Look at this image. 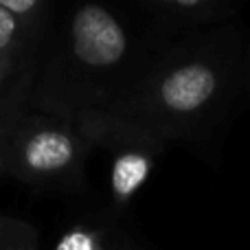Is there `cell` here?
Here are the masks:
<instances>
[{
    "label": "cell",
    "mask_w": 250,
    "mask_h": 250,
    "mask_svg": "<svg viewBox=\"0 0 250 250\" xmlns=\"http://www.w3.org/2000/svg\"><path fill=\"white\" fill-rule=\"evenodd\" d=\"M244 79L246 57L230 35L180 44L160 53L121 99L88 117V125L136 147L200 141L226 119Z\"/></svg>",
    "instance_id": "1"
},
{
    "label": "cell",
    "mask_w": 250,
    "mask_h": 250,
    "mask_svg": "<svg viewBox=\"0 0 250 250\" xmlns=\"http://www.w3.org/2000/svg\"><path fill=\"white\" fill-rule=\"evenodd\" d=\"M70 55L88 75V117L99 114L127 92V88L156 60H136L132 35L110 9L86 2L70 20Z\"/></svg>",
    "instance_id": "2"
},
{
    "label": "cell",
    "mask_w": 250,
    "mask_h": 250,
    "mask_svg": "<svg viewBox=\"0 0 250 250\" xmlns=\"http://www.w3.org/2000/svg\"><path fill=\"white\" fill-rule=\"evenodd\" d=\"M82 151L83 147L73 129L60 125H42L24 134L18 156L26 173L51 178L77 167Z\"/></svg>",
    "instance_id": "3"
},
{
    "label": "cell",
    "mask_w": 250,
    "mask_h": 250,
    "mask_svg": "<svg viewBox=\"0 0 250 250\" xmlns=\"http://www.w3.org/2000/svg\"><path fill=\"white\" fill-rule=\"evenodd\" d=\"M145 167H147V163L136 154H125L123 158H119L117 165H114V173H112L114 191L121 198L132 195V191L145 178Z\"/></svg>",
    "instance_id": "4"
},
{
    "label": "cell",
    "mask_w": 250,
    "mask_h": 250,
    "mask_svg": "<svg viewBox=\"0 0 250 250\" xmlns=\"http://www.w3.org/2000/svg\"><path fill=\"white\" fill-rule=\"evenodd\" d=\"M22 42V20L0 4V66H11L18 46Z\"/></svg>",
    "instance_id": "5"
},
{
    "label": "cell",
    "mask_w": 250,
    "mask_h": 250,
    "mask_svg": "<svg viewBox=\"0 0 250 250\" xmlns=\"http://www.w3.org/2000/svg\"><path fill=\"white\" fill-rule=\"evenodd\" d=\"M57 250H99V244L86 230H75V233H68L62 239Z\"/></svg>",
    "instance_id": "6"
},
{
    "label": "cell",
    "mask_w": 250,
    "mask_h": 250,
    "mask_svg": "<svg viewBox=\"0 0 250 250\" xmlns=\"http://www.w3.org/2000/svg\"><path fill=\"white\" fill-rule=\"evenodd\" d=\"M40 2L42 0H0L4 9H9L11 13H16L22 22L29 20L31 16H35V11L40 9Z\"/></svg>",
    "instance_id": "7"
},
{
    "label": "cell",
    "mask_w": 250,
    "mask_h": 250,
    "mask_svg": "<svg viewBox=\"0 0 250 250\" xmlns=\"http://www.w3.org/2000/svg\"><path fill=\"white\" fill-rule=\"evenodd\" d=\"M0 250H35L26 244V237H9L4 233V226H0Z\"/></svg>",
    "instance_id": "8"
},
{
    "label": "cell",
    "mask_w": 250,
    "mask_h": 250,
    "mask_svg": "<svg viewBox=\"0 0 250 250\" xmlns=\"http://www.w3.org/2000/svg\"><path fill=\"white\" fill-rule=\"evenodd\" d=\"M156 2L178 9V11H200V9L207 7L208 0H156Z\"/></svg>",
    "instance_id": "9"
},
{
    "label": "cell",
    "mask_w": 250,
    "mask_h": 250,
    "mask_svg": "<svg viewBox=\"0 0 250 250\" xmlns=\"http://www.w3.org/2000/svg\"><path fill=\"white\" fill-rule=\"evenodd\" d=\"M244 90L250 92V60H246V79H244Z\"/></svg>",
    "instance_id": "10"
},
{
    "label": "cell",
    "mask_w": 250,
    "mask_h": 250,
    "mask_svg": "<svg viewBox=\"0 0 250 250\" xmlns=\"http://www.w3.org/2000/svg\"><path fill=\"white\" fill-rule=\"evenodd\" d=\"M9 68L7 66H0V95H2V86H4V77H7Z\"/></svg>",
    "instance_id": "11"
}]
</instances>
